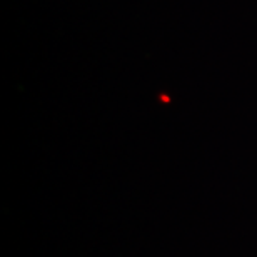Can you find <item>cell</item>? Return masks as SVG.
<instances>
[]
</instances>
